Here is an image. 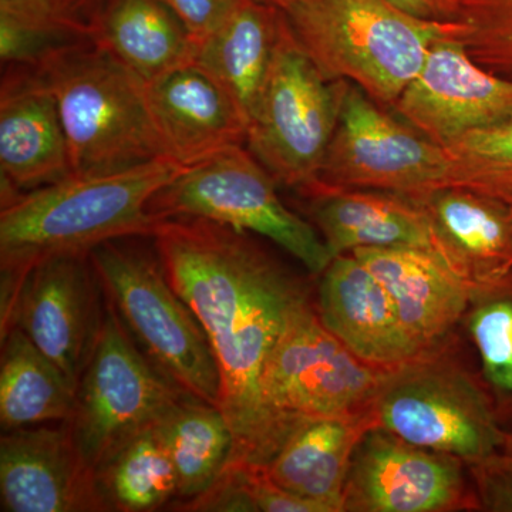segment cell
<instances>
[{"label": "cell", "mask_w": 512, "mask_h": 512, "mask_svg": "<svg viewBox=\"0 0 512 512\" xmlns=\"http://www.w3.org/2000/svg\"><path fill=\"white\" fill-rule=\"evenodd\" d=\"M261 2L268 3V5L275 6V8L281 10L291 9L292 6L298 5V3L303 2V0H261Z\"/></svg>", "instance_id": "36"}, {"label": "cell", "mask_w": 512, "mask_h": 512, "mask_svg": "<svg viewBox=\"0 0 512 512\" xmlns=\"http://www.w3.org/2000/svg\"><path fill=\"white\" fill-rule=\"evenodd\" d=\"M468 330L480 355L498 419L512 420V276L474 293Z\"/></svg>", "instance_id": "29"}, {"label": "cell", "mask_w": 512, "mask_h": 512, "mask_svg": "<svg viewBox=\"0 0 512 512\" xmlns=\"http://www.w3.org/2000/svg\"><path fill=\"white\" fill-rule=\"evenodd\" d=\"M154 429L173 461L183 501L208 490L231 460L234 433L227 417L191 394H183Z\"/></svg>", "instance_id": "26"}, {"label": "cell", "mask_w": 512, "mask_h": 512, "mask_svg": "<svg viewBox=\"0 0 512 512\" xmlns=\"http://www.w3.org/2000/svg\"><path fill=\"white\" fill-rule=\"evenodd\" d=\"M343 83L319 72L285 15L245 141L281 187L298 192L318 180L338 124Z\"/></svg>", "instance_id": "8"}, {"label": "cell", "mask_w": 512, "mask_h": 512, "mask_svg": "<svg viewBox=\"0 0 512 512\" xmlns=\"http://www.w3.org/2000/svg\"><path fill=\"white\" fill-rule=\"evenodd\" d=\"M89 26L94 42L144 83L194 62L197 43L161 0H104Z\"/></svg>", "instance_id": "24"}, {"label": "cell", "mask_w": 512, "mask_h": 512, "mask_svg": "<svg viewBox=\"0 0 512 512\" xmlns=\"http://www.w3.org/2000/svg\"><path fill=\"white\" fill-rule=\"evenodd\" d=\"M183 394L141 352L106 298L99 342L66 421L87 464L99 473L131 441L153 429Z\"/></svg>", "instance_id": "9"}, {"label": "cell", "mask_w": 512, "mask_h": 512, "mask_svg": "<svg viewBox=\"0 0 512 512\" xmlns=\"http://www.w3.org/2000/svg\"><path fill=\"white\" fill-rule=\"evenodd\" d=\"M505 201H507V200H505ZM508 202H511V204H512V198H511V200H508Z\"/></svg>", "instance_id": "37"}, {"label": "cell", "mask_w": 512, "mask_h": 512, "mask_svg": "<svg viewBox=\"0 0 512 512\" xmlns=\"http://www.w3.org/2000/svg\"><path fill=\"white\" fill-rule=\"evenodd\" d=\"M104 0H66L67 6L72 10L74 15L79 18L89 20L90 15L99 8Z\"/></svg>", "instance_id": "35"}, {"label": "cell", "mask_w": 512, "mask_h": 512, "mask_svg": "<svg viewBox=\"0 0 512 512\" xmlns=\"http://www.w3.org/2000/svg\"><path fill=\"white\" fill-rule=\"evenodd\" d=\"M2 188L30 191L72 177L55 94L39 67L10 64L0 89Z\"/></svg>", "instance_id": "16"}, {"label": "cell", "mask_w": 512, "mask_h": 512, "mask_svg": "<svg viewBox=\"0 0 512 512\" xmlns=\"http://www.w3.org/2000/svg\"><path fill=\"white\" fill-rule=\"evenodd\" d=\"M461 460L372 427L350 463L345 511L441 512L467 507Z\"/></svg>", "instance_id": "13"}, {"label": "cell", "mask_w": 512, "mask_h": 512, "mask_svg": "<svg viewBox=\"0 0 512 512\" xmlns=\"http://www.w3.org/2000/svg\"><path fill=\"white\" fill-rule=\"evenodd\" d=\"M448 187H464L493 197L512 198V116L478 128L446 147Z\"/></svg>", "instance_id": "30"}, {"label": "cell", "mask_w": 512, "mask_h": 512, "mask_svg": "<svg viewBox=\"0 0 512 512\" xmlns=\"http://www.w3.org/2000/svg\"><path fill=\"white\" fill-rule=\"evenodd\" d=\"M284 18V10L261 0H241L220 29L197 43L194 62L227 90L248 127L261 100Z\"/></svg>", "instance_id": "23"}, {"label": "cell", "mask_w": 512, "mask_h": 512, "mask_svg": "<svg viewBox=\"0 0 512 512\" xmlns=\"http://www.w3.org/2000/svg\"><path fill=\"white\" fill-rule=\"evenodd\" d=\"M352 254L382 282L424 353L439 346L473 302V289L429 249L360 248Z\"/></svg>", "instance_id": "21"}, {"label": "cell", "mask_w": 512, "mask_h": 512, "mask_svg": "<svg viewBox=\"0 0 512 512\" xmlns=\"http://www.w3.org/2000/svg\"><path fill=\"white\" fill-rule=\"evenodd\" d=\"M416 200L429 215L436 254L474 293L511 278V202L464 187Z\"/></svg>", "instance_id": "19"}, {"label": "cell", "mask_w": 512, "mask_h": 512, "mask_svg": "<svg viewBox=\"0 0 512 512\" xmlns=\"http://www.w3.org/2000/svg\"><path fill=\"white\" fill-rule=\"evenodd\" d=\"M316 311L323 325L369 365L393 369L426 355L404 329L389 292L356 255L336 256L320 275Z\"/></svg>", "instance_id": "18"}, {"label": "cell", "mask_w": 512, "mask_h": 512, "mask_svg": "<svg viewBox=\"0 0 512 512\" xmlns=\"http://www.w3.org/2000/svg\"><path fill=\"white\" fill-rule=\"evenodd\" d=\"M456 23L471 59L512 80V0H463Z\"/></svg>", "instance_id": "31"}, {"label": "cell", "mask_w": 512, "mask_h": 512, "mask_svg": "<svg viewBox=\"0 0 512 512\" xmlns=\"http://www.w3.org/2000/svg\"><path fill=\"white\" fill-rule=\"evenodd\" d=\"M190 32L195 43L224 25L241 0H161Z\"/></svg>", "instance_id": "32"}, {"label": "cell", "mask_w": 512, "mask_h": 512, "mask_svg": "<svg viewBox=\"0 0 512 512\" xmlns=\"http://www.w3.org/2000/svg\"><path fill=\"white\" fill-rule=\"evenodd\" d=\"M93 39L89 20L66 0H0V59L39 66L57 52Z\"/></svg>", "instance_id": "27"}, {"label": "cell", "mask_w": 512, "mask_h": 512, "mask_svg": "<svg viewBox=\"0 0 512 512\" xmlns=\"http://www.w3.org/2000/svg\"><path fill=\"white\" fill-rule=\"evenodd\" d=\"M450 170L446 148L345 80L338 124L316 183L421 198L448 187Z\"/></svg>", "instance_id": "11"}, {"label": "cell", "mask_w": 512, "mask_h": 512, "mask_svg": "<svg viewBox=\"0 0 512 512\" xmlns=\"http://www.w3.org/2000/svg\"><path fill=\"white\" fill-rule=\"evenodd\" d=\"M278 183L247 146H235L184 168L148 205L157 221L201 218L259 235L320 276L332 262L312 222L286 207Z\"/></svg>", "instance_id": "6"}, {"label": "cell", "mask_w": 512, "mask_h": 512, "mask_svg": "<svg viewBox=\"0 0 512 512\" xmlns=\"http://www.w3.org/2000/svg\"><path fill=\"white\" fill-rule=\"evenodd\" d=\"M478 497L485 510L512 512V448L474 464Z\"/></svg>", "instance_id": "33"}, {"label": "cell", "mask_w": 512, "mask_h": 512, "mask_svg": "<svg viewBox=\"0 0 512 512\" xmlns=\"http://www.w3.org/2000/svg\"><path fill=\"white\" fill-rule=\"evenodd\" d=\"M386 370L353 355L311 302L293 316L272 350L262 392L266 406L291 429L305 420L373 416Z\"/></svg>", "instance_id": "10"}, {"label": "cell", "mask_w": 512, "mask_h": 512, "mask_svg": "<svg viewBox=\"0 0 512 512\" xmlns=\"http://www.w3.org/2000/svg\"><path fill=\"white\" fill-rule=\"evenodd\" d=\"M390 2L403 12L419 19L456 23L463 0H390Z\"/></svg>", "instance_id": "34"}, {"label": "cell", "mask_w": 512, "mask_h": 512, "mask_svg": "<svg viewBox=\"0 0 512 512\" xmlns=\"http://www.w3.org/2000/svg\"><path fill=\"white\" fill-rule=\"evenodd\" d=\"M104 315L106 293L90 255H56L32 266L2 298V333L22 330L77 389Z\"/></svg>", "instance_id": "12"}, {"label": "cell", "mask_w": 512, "mask_h": 512, "mask_svg": "<svg viewBox=\"0 0 512 512\" xmlns=\"http://www.w3.org/2000/svg\"><path fill=\"white\" fill-rule=\"evenodd\" d=\"M36 67L55 94L73 175L114 173L167 157L146 83L93 39Z\"/></svg>", "instance_id": "4"}, {"label": "cell", "mask_w": 512, "mask_h": 512, "mask_svg": "<svg viewBox=\"0 0 512 512\" xmlns=\"http://www.w3.org/2000/svg\"><path fill=\"white\" fill-rule=\"evenodd\" d=\"M285 15L326 79L356 84L389 109L423 69L431 46L458 35V23L416 18L390 0H303Z\"/></svg>", "instance_id": "3"}, {"label": "cell", "mask_w": 512, "mask_h": 512, "mask_svg": "<svg viewBox=\"0 0 512 512\" xmlns=\"http://www.w3.org/2000/svg\"><path fill=\"white\" fill-rule=\"evenodd\" d=\"M375 426L373 416L302 421L266 464V474L320 512L345 511L353 453L363 434Z\"/></svg>", "instance_id": "22"}, {"label": "cell", "mask_w": 512, "mask_h": 512, "mask_svg": "<svg viewBox=\"0 0 512 512\" xmlns=\"http://www.w3.org/2000/svg\"><path fill=\"white\" fill-rule=\"evenodd\" d=\"M333 258L360 248L434 249L429 215L416 198L313 183L298 191Z\"/></svg>", "instance_id": "20"}, {"label": "cell", "mask_w": 512, "mask_h": 512, "mask_svg": "<svg viewBox=\"0 0 512 512\" xmlns=\"http://www.w3.org/2000/svg\"><path fill=\"white\" fill-rule=\"evenodd\" d=\"M184 167L163 157L93 175H72L30 191L2 188V298L32 266L56 255L90 254L113 239L151 237L148 205Z\"/></svg>", "instance_id": "2"}, {"label": "cell", "mask_w": 512, "mask_h": 512, "mask_svg": "<svg viewBox=\"0 0 512 512\" xmlns=\"http://www.w3.org/2000/svg\"><path fill=\"white\" fill-rule=\"evenodd\" d=\"M146 97L165 153L181 167L245 146L248 124L241 110L198 63L183 64L146 83Z\"/></svg>", "instance_id": "17"}, {"label": "cell", "mask_w": 512, "mask_h": 512, "mask_svg": "<svg viewBox=\"0 0 512 512\" xmlns=\"http://www.w3.org/2000/svg\"><path fill=\"white\" fill-rule=\"evenodd\" d=\"M97 476L110 511H157L178 498L177 471L154 427L124 447Z\"/></svg>", "instance_id": "28"}, {"label": "cell", "mask_w": 512, "mask_h": 512, "mask_svg": "<svg viewBox=\"0 0 512 512\" xmlns=\"http://www.w3.org/2000/svg\"><path fill=\"white\" fill-rule=\"evenodd\" d=\"M372 413L376 427L473 466L512 448L480 387L430 352L386 370Z\"/></svg>", "instance_id": "7"}, {"label": "cell", "mask_w": 512, "mask_h": 512, "mask_svg": "<svg viewBox=\"0 0 512 512\" xmlns=\"http://www.w3.org/2000/svg\"><path fill=\"white\" fill-rule=\"evenodd\" d=\"M154 247L168 281L201 323L221 377L220 409L235 463L266 466L293 430L266 406L262 376L311 292L248 232L201 218L157 221Z\"/></svg>", "instance_id": "1"}, {"label": "cell", "mask_w": 512, "mask_h": 512, "mask_svg": "<svg viewBox=\"0 0 512 512\" xmlns=\"http://www.w3.org/2000/svg\"><path fill=\"white\" fill-rule=\"evenodd\" d=\"M8 430L0 440L3 512H107L99 476L66 421Z\"/></svg>", "instance_id": "15"}, {"label": "cell", "mask_w": 512, "mask_h": 512, "mask_svg": "<svg viewBox=\"0 0 512 512\" xmlns=\"http://www.w3.org/2000/svg\"><path fill=\"white\" fill-rule=\"evenodd\" d=\"M133 237L90 251L106 298L141 352L175 386L221 404V377L210 342L190 306L168 281L156 247Z\"/></svg>", "instance_id": "5"}, {"label": "cell", "mask_w": 512, "mask_h": 512, "mask_svg": "<svg viewBox=\"0 0 512 512\" xmlns=\"http://www.w3.org/2000/svg\"><path fill=\"white\" fill-rule=\"evenodd\" d=\"M421 136L446 148L512 116V80L474 62L457 37L431 46L420 73L393 106Z\"/></svg>", "instance_id": "14"}, {"label": "cell", "mask_w": 512, "mask_h": 512, "mask_svg": "<svg viewBox=\"0 0 512 512\" xmlns=\"http://www.w3.org/2000/svg\"><path fill=\"white\" fill-rule=\"evenodd\" d=\"M0 423L5 431L72 416L76 386L19 328L2 333Z\"/></svg>", "instance_id": "25"}]
</instances>
